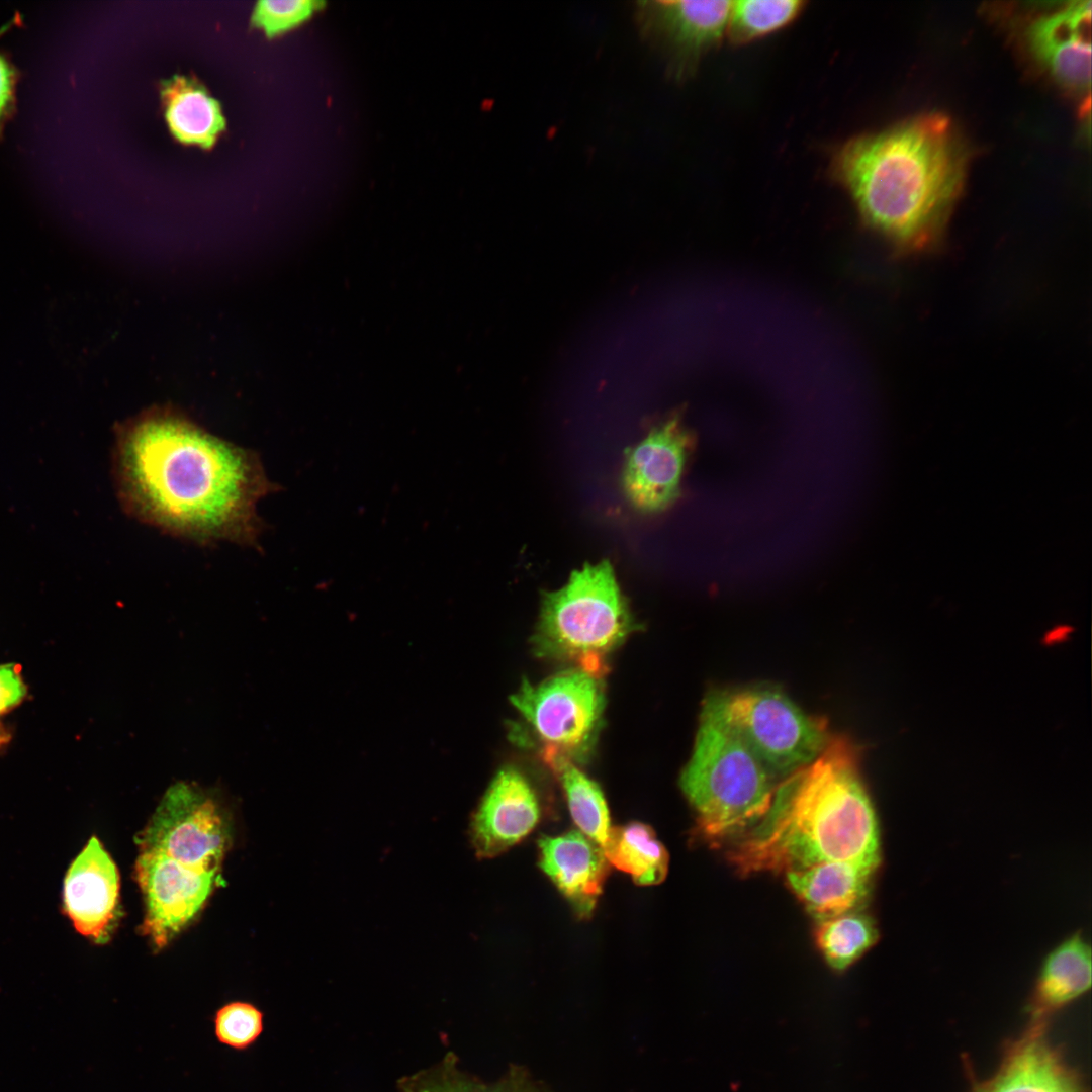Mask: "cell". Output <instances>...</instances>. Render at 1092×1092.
Instances as JSON below:
<instances>
[{
	"label": "cell",
	"instance_id": "cell-1",
	"mask_svg": "<svg viewBox=\"0 0 1092 1092\" xmlns=\"http://www.w3.org/2000/svg\"><path fill=\"white\" fill-rule=\"evenodd\" d=\"M113 475L130 517L202 545L257 547L258 504L277 489L257 453L171 406L152 407L116 428Z\"/></svg>",
	"mask_w": 1092,
	"mask_h": 1092
},
{
	"label": "cell",
	"instance_id": "cell-2",
	"mask_svg": "<svg viewBox=\"0 0 1092 1092\" xmlns=\"http://www.w3.org/2000/svg\"><path fill=\"white\" fill-rule=\"evenodd\" d=\"M834 178L863 222L900 254L939 242L964 177L965 154L941 114L850 139L834 155Z\"/></svg>",
	"mask_w": 1092,
	"mask_h": 1092
},
{
	"label": "cell",
	"instance_id": "cell-3",
	"mask_svg": "<svg viewBox=\"0 0 1092 1092\" xmlns=\"http://www.w3.org/2000/svg\"><path fill=\"white\" fill-rule=\"evenodd\" d=\"M728 859L743 875L837 860L878 868V822L852 743L832 736L814 761L782 780L766 814Z\"/></svg>",
	"mask_w": 1092,
	"mask_h": 1092
},
{
	"label": "cell",
	"instance_id": "cell-4",
	"mask_svg": "<svg viewBox=\"0 0 1092 1092\" xmlns=\"http://www.w3.org/2000/svg\"><path fill=\"white\" fill-rule=\"evenodd\" d=\"M135 842V876L146 906L142 930L162 948L222 883L229 820L212 793L179 782L164 794Z\"/></svg>",
	"mask_w": 1092,
	"mask_h": 1092
},
{
	"label": "cell",
	"instance_id": "cell-5",
	"mask_svg": "<svg viewBox=\"0 0 1092 1092\" xmlns=\"http://www.w3.org/2000/svg\"><path fill=\"white\" fill-rule=\"evenodd\" d=\"M779 783L741 736L702 706L679 779L699 831L717 840L748 830L766 814Z\"/></svg>",
	"mask_w": 1092,
	"mask_h": 1092
},
{
	"label": "cell",
	"instance_id": "cell-6",
	"mask_svg": "<svg viewBox=\"0 0 1092 1092\" xmlns=\"http://www.w3.org/2000/svg\"><path fill=\"white\" fill-rule=\"evenodd\" d=\"M634 627L614 569L602 560L573 571L561 588L544 593L534 649L601 678L607 655Z\"/></svg>",
	"mask_w": 1092,
	"mask_h": 1092
},
{
	"label": "cell",
	"instance_id": "cell-7",
	"mask_svg": "<svg viewBox=\"0 0 1092 1092\" xmlns=\"http://www.w3.org/2000/svg\"><path fill=\"white\" fill-rule=\"evenodd\" d=\"M702 706L728 723L779 782L814 761L832 737L824 719L777 687L715 690Z\"/></svg>",
	"mask_w": 1092,
	"mask_h": 1092
},
{
	"label": "cell",
	"instance_id": "cell-8",
	"mask_svg": "<svg viewBox=\"0 0 1092 1092\" xmlns=\"http://www.w3.org/2000/svg\"><path fill=\"white\" fill-rule=\"evenodd\" d=\"M599 677L579 668L539 684L524 680L512 704L543 743L569 759L586 755L601 726L605 699Z\"/></svg>",
	"mask_w": 1092,
	"mask_h": 1092
},
{
	"label": "cell",
	"instance_id": "cell-9",
	"mask_svg": "<svg viewBox=\"0 0 1092 1092\" xmlns=\"http://www.w3.org/2000/svg\"><path fill=\"white\" fill-rule=\"evenodd\" d=\"M732 1L647 0L637 2L643 37L666 57L670 74L688 76L699 59L726 33Z\"/></svg>",
	"mask_w": 1092,
	"mask_h": 1092
},
{
	"label": "cell",
	"instance_id": "cell-10",
	"mask_svg": "<svg viewBox=\"0 0 1092 1092\" xmlns=\"http://www.w3.org/2000/svg\"><path fill=\"white\" fill-rule=\"evenodd\" d=\"M692 444L693 437L676 413L654 427L627 453L623 485L636 509L658 513L677 499Z\"/></svg>",
	"mask_w": 1092,
	"mask_h": 1092
},
{
	"label": "cell",
	"instance_id": "cell-11",
	"mask_svg": "<svg viewBox=\"0 0 1092 1092\" xmlns=\"http://www.w3.org/2000/svg\"><path fill=\"white\" fill-rule=\"evenodd\" d=\"M119 890L115 862L101 841L92 836L65 874L64 913L82 936L103 944L118 914Z\"/></svg>",
	"mask_w": 1092,
	"mask_h": 1092
},
{
	"label": "cell",
	"instance_id": "cell-12",
	"mask_svg": "<svg viewBox=\"0 0 1092 1092\" xmlns=\"http://www.w3.org/2000/svg\"><path fill=\"white\" fill-rule=\"evenodd\" d=\"M540 818V801L528 779L513 767L499 770L472 817L470 837L476 855L500 854L526 837Z\"/></svg>",
	"mask_w": 1092,
	"mask_h": 1092
},
{
	"label": "cell",
	"instance_id": "cell-13",
	"mask_svg": "<svg viewBox=\"0 0 1092 1092\" xmlns=\"http://www.w3.org/2000/svg\"><path fill=\"white\" fill-rule=\"evenodd\" d=\"M1091 2L1074 1L1036 18L1027 28L1035 57L1061 82L1078 89L1091 80Z\"/></svg>",
	"mask_w": 1092,
	"mask_h": 1092
},
{
	"label": "cell",
	"instance_id": "cell-14",
	"mask_svg": "<svg viewBox=\"0 0 1092 1092\" xmlns=\"http://www.w3.org/2000/svg\"><path fill=\"white\" fill-rule=\"evenodd\" d=\"M539 864L575 913L592 914L609 871L602 846L579 830L538 840Z\"/></svg>",
	"mask_w": 1092,
	"mask_h": 1092
},
{
	"label": "cell",
	"instance_id": "cell-15",
	"mask_svg": "<svg viewBox=\"0 0 1092 1092\" xmlns=\"http://www.w3.org/2000/svg\"><path fill=\"white\" fill-rule=\"evenodd\" d=\"M877 868L853 861H827L786 872L790 889L819 921L855 909L868 897Z\"/></svg>",
	"mask_w": 1092,
	"mask_h": 1092
},
{
	"label": "cell",
	"instance_id": "cell-16",
	"mask_svg": "<svg viewBox=\"0 0 1092 1092\" xmlns=\"http://www.w3.org/2000/svg\"><path fill=\"white\" fill-rule=\"evenodd\" d=\"M977 1092H1082V1087L1046 1041L1042 1022L1035 1021L997 1074Z\"/></svg>",
	"mask_w": 1092,
	"mask_h": 1092
},
{
	"label": "cell",
	"instance_id": "cell-17",
	"mask_svg": "<svg viewBox=\"0 0 1092 1092\" xmlns=\"http://www.w3.org/2000/svg\"><path fill=\"white\" fill-rule=\"evenodd\" d=\"M160 96L169 130L179 143L209 150L225 131L219 102L194 78L174 75L164 80Z\"/></svg>",
	"mask_w": 1092,
	"mask_h": 1092
},
{
	"label": "cell",
	"instance_id": "cell-18",
	"mask_svg": "<svg viewBox=\"0 0 1092 1092\" xmlns=\"http://www.w3.org/2000/svg\"><path fill=\"white\" fill-rule=\"evenodd\" d=\"M1089 945L1078 935L1065 940L1045 959L1035 993V1021L1085 993L1091 986Z\"/></svg>",
	"mask_w": 1092,
	"mask_h": 1092
},
{
	"label": "cell",
	"instance_id": "cell-19",
	"mask_svg": "<svg viewBox=\"0 0 1092 1092\" xmlns=\"http://www.w3.org/2000/svg\"><path fill=\"white\" fill-rule=\"evenodd\" d=\"M603 850L609 864L629 874L638 885H657L667 875L668 853L646 824L612 827Z\"/></svg>",
	"mask_w": 1092,
	"mask_h": 1092
},
{
	"label": "cell",
	"instance_id": "cell-20",
	"mask_svg": "<svg viewBox=\"0 0 1092 1092\" xmlns=\"http://www.w3.org/2000/svg\"><path fill=\"white\" fill-rule=\"evenodd\" d=\"M542 759L560 782L571 817L579 831L603 848L612 827L600 787L580 771L571 759L558 752L542 750Z\"/></svg>",
	"mask_w": 1092,
	"mask_h": 1092
},
{
	"label": "cell",
	"instance_id": "cell-21",
	"mask_svg": "<svg viewBox=\"0 0 1092 1092\" xmlns=\"http://www.w3.org/2000/svg\"><path fill=\"white\" fill-rule=\"evenodd\" d=\"M874 920L855 911L819 921L815 939L827 964L841 972L851 966L878 940Z\"/></svg>",
	"mask_w": 1092,
	"mask_h": 1092
},
{
	"label": "cell",
	"instance_id": "cell-22",
	"mask_svg": "<svg viewBox=\"0 0 1092 1092\" xmlns=\"http://www.w3.org/2000/svg\"><path fill=\"white\" fill-rule=\"evenodd\" d=\"M799 0L732 1L726 33L735 44H744L791 23L803 10Z\"/></svg>",
	"mask_w": 1092,
	"mask_h": 1092
},
{
	"label": "cell",
	"instance_id": "cell-23",
	"mask_svg": "<svg viewBox=\"0 0 1092 1092\" xmlns=\"http://www.w3.org/2000/svg\"><path fill=\"white\" fill-rule=\"evenodd\" d=\"M398 1092H528L518 1084L504 1082L484 1084L465 1073L457 1066V1060L450 1054L436 1066L402 1078L398 1083Z\"/></svg>",
	"mask_w": 1092,
	"mask_h": 1092
},
{
	"label": "cell",
	"instance_id": "cell-24",
	"mask_svg": "<svg viewBox=\"0 0 1092 1092\" xmlns=\"http://www.w3.org/2000/svg\"><path fill=\"white\" fill-rule=\"evenodd\" d=\"M218 1043L237 1051L250 1050L264 1032V1013L254 1004L232 1001L220 1006L212 1018Z\"/></svg>",
	"mask_w": 1092,
	"mask_h": 1092
},
{
	"label": "cell",
	"instance_id": "cell-25",
	"mask_svg": "<svg viewBox=\"0 0 1092 1092\" xmlns=\"http://www.w3.org/2000/svg\"><path fill=\"white\" fill-rule=\"evenodd\" d=\"M324 5L314 0H262L253 9L251 23L271 38L300 25Z\"/></svg>",
	"mask_w": 1092,
	"mask_h": 1092
},
{
	"label": "cell",
	"instance_id": "cell-26",
	"mask_svg": "<svg viewBox=\"0 0 1092 1092\" xmlns=\"http://www.w3.org/2000/svg\"><path fill=\"white\" fill-rule=\"evenodd\" d=\"M27 691L19 665L0 664V715L21 704L27 696Z\"/></svg>",
	"mask_w": 1092,
	"mask_h": 1092
},
{
	"label": "cell",
	"instance_id": "cell-27",
	"mask_svg": "<svg viewBox=\"0 0 1092 1092\" xmlns=\"http://www.w3.org/2000/svg\"><path fill=\"white\" fill-rule=\"evenodd\" d=\"M13 75L10 66L0 56V118L5 113L12 96Z\"/></svg>",
	"mask_w": 1092,
	"mask_h": 1092
},
{
	"label": "cell",
	"instance_id": "cell-28",
	"mask_svg": "<svg viewBox=\"0 0 1092 1092\" xmlns=\"http://www.w3.org/2000/svg\"><path fill=\"white\" fill-rule=\"evenodd\" d=\"M10 740V734L8 730L0 724V749L4 747Z\"/></svg>",
	"mask_w": 1092,
	"mask_h": 1092
}]
</instances>
